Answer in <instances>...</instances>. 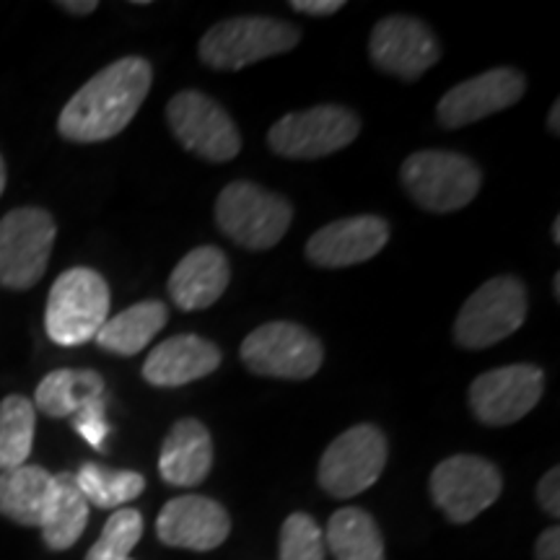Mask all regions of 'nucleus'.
<instances>
[{
  "label": "nucleus",
  "instance_id": "20",
  "mask_svg": "<svg viewBox=\"0 0 560 560\" xmlns=\"http://www.w3.org/2000/svg\"><path fill=\"white\" fill-rule=\"evenodd\" d=\"M213 467V439L200 420L182 418L166 433L159 454V472L174 488H195Z\"/></svg>",
  "mask_w": 560,
  "mask_h": 560
},
{
  "label": "nucleus",
  "instance_id": "7",
  "mask_svg": "<svg viewBox=\"0 0 560 560\" xmlns=\"http://www.w3.org/2000/svg\"><path fill=\"white\" fill-rule=\"evenodd\" d=\"M55 234V219L45 208H16L0 219V285L26 291L47 272Z\"/></svg>",
  "mask_w": 560,
  "mask_h": 560
},
{
  "label": "nucleus",
  "instance_id": "34",
  "mask_svg": "<svg viewBox=\"0 0 560 560\" xmlns=\"http://www.w3.org/2000/svg\"><path fill=\"white\" fill-rule=\"evenodd\" d=\"M60 9H66L68 13H75V16H89V13H94L100 9V3L96 0H62L58 3Z\"/></svg>",
  "mask_w": 560,
  "mask_h": 560
},
{
  "label": "nucleus",
  "instance_id": "35",
  "mask_svg": "<svg viewBox=\"0 0 560 560\" xmlns=\"http://www.w3.org/2000/svg\"><path fill=\"white\" fill-rule=\"evenodd\" d=\"M548 130L556 132V136L560 132V102H552V109L548 115Z\"/></svg>",
  "mask_w": 560,
  "mask_h": 560
},
{
  "label": "nucleus",
  "instance_id": "6",
  "mask_svg": "<svg viewBox=\"0 0 560 560\" xmlns=\"http://www.w3.org/2000/svg\"><path fill=\"white\" fill-rule=\"evenodd\" d=\"M527 310V289L520 278H490L462 306L454 322V340L467 350H486L520 330Z\"/></svg>",
  "mask_w": 560,
  "mask_h": 560
},
{
  "label": "nucleus",
  "instance_id": "19",
  "mask_svg": "<svg viewBox=\"0 0 560 560\" xmlns=\"http://www.w3.org/2000/svg\"><path fill=\"white\" fill-rule=\"evenodd\" d=\"M231 280L229 257L219 247H198L182 257L170 276V296L182 312H198L213 306Z\"/></svg>",
  "mask_w": 560,
  "mask_h": 560
},
{
  "label": "nucleus",
  "instance_id": "15",
  "mask_svg": "<svg viewBox=\"0 0 560 560\" xmlns=\"http://www.w3.org/2000/svg\"><path fill=\"white\" fill-rule=\"evenodd\" d=\"M527 91V79L514 68H493L446 91L436 107L441 128L457 130L514 107Z\"/></svg>",
  "mask_w": 560,
  "mask_h": 560
},
{
  "label": "nucleus",
  "instance_id": "5",
  "mask_svg": "<svg viewBox=\"0 0 560 560\" xmlns=\"http://www.w3.org/2000/svg\"><path fill=\"white\" fill-rule=\"evenodd\" d=\"M402 187L416 206L431 213H452L467 208L480 192L482 174L475 161L454 151H418L405 159Z\"/></svg>",
  "mask_w": 560,
  "mask_h": 560
},
{
  "label": "nucleus",
  "instance_id": "17",
  "mask_svg": "<svg viewBox=\"0 0 560 560\" xmlns=\"http://www.w3.org/2000/svg\"><path fill=\"white\" fill-rule=\"evenodd\" d=\"M389 223L380 215H353L327 223L306 242V260L317 268H350L387 247Z\"/></svg>",
  "mask_w": 560,
  "mask_h": 560
},
{
  "label": "nucleus",
  "instance_id": "16",
  "mask_svg": "<svg viewBox=\"0 0 560 560\" xmlns=\"http://www.w3.org/2000/svg\"><path fill=\"white\" fill-rule=\"evenodd\" d=\"M231 516L219 501L206 495H177L161 509L156 520L159 540L170 548L208 552L226 542Z\"/></svg>",
  "mask_w": 560,
  "mask_h": 560
},
{
  "label": "nucleus",
  "instance_id": "30",
  "mask_svg": "<svg viewBox=\"0 0 560 560\" xmlns=\"http://www.w3.org/2000/svg\"><path fill=\"white\" fill-rule=\"evenodd\" d=\"M70 418H73V429L79 431L81 436L86 439L91 446H94V450L104 452V441H107V436H109L107 400H104V395L91 397V400L83 402Z\"/></svg>",
  "mask_w": 560,
  "mask_h": 560
},
{
  "label": "nucleus",
  "instance_id": "38",
  "mask_svg": "<svg viewBox=\"0 0 560 560\" xmlns=\"http://www.w3.org/2000/svg\"><path fill=\"white\" fill-rule=\"evenodd\" d=\"M552 293H556V299H560V276L552 280Z\"/></svg>",
  "mask_w": 560,
  "mask_h": 560
},
{
  "label": "nucleus",
  "instance_id": "22",
  "mask_svg": "<svg viewBox=\"0 0 560 560\" xmlns=\"http://www.w3.org/2000/svg\"><path fill=\"white\" fill-rule=\"evenodd\" d=\"M166 322H170V310H166L164 301H140V304H132L117 317L104 322L94 340L107 353L136 355L164 330Z\"/></svg>",
  "mask_w": 560,
  "mask_h": 560
},
{
  "label": "nucleus",
  "instance_id": "27",
  "mask_svg": "<svg viewBox=\"0 0 560 560\" xmlns=\"http://www.w3.org/2000/svg\"><path fill=\"white\" fill-rule=\"evenodd\" d=\"M75 482H79L89 506L115 511L122 509L125 503L136 501L145 490V478L140 472L112 470V467L94 465V462H89L75 472Z\"/></svg>",
  "mask_w": 560,
  "mask_h": 560
},
{
  "label": "nucleus",
  "instance_id": "11",
  "mask_svg": "<svg viewBox=\"0 0 560 560\" xmlns=\"http://www.w3.org/2000/svg\"><path fill=\"white\" fill-rule=\"evenodd\" d=\"M166 120L174 138L195 156L223 164L240 156L242 136L219 102L202 91H179L166 107Z\"/></svg>",
  "mask_w": 560,
  "mask_h": 560
},
{
  "label": "nucleus",
  "instance_id": "24",
  "mask_svg": "<svg viewBox=\"0 0 560 560\" xmlns=\"http://www.w3.org/2000/svg\"><path fill=\"white\" fill-rule=\"evenodd\" d=\"M335 560H384V540L374 516L359 506L335 511L325 532Z\"/></svg>",
  "mask_w": 560,
  "mask_h": 560
},
{
  "label": "nucleus",
  "instance_id": "29",
  "mask_svg": "<svg viewBox=\"0 0 560 560\" xmlns=\"http://www.w3.org/2000/svg\"><path fill=\"white\" fill-rule=\"evenodd\" d=\"M280 560H325V535L310 514H291L280 527Z\"/></svg>",
  "mask_w": 560,
  "mask_h": 560
},
{
  "label": "nucleus",
  "instance_id": "10",
  "mask_svg": "<svg viewBox=\"0 0 560 560\" xmlns=\"http://www.w3.org/2000/svg\"><path fill=\"white\" fill-rule=\"evenodd\" d=\"M361 132V120L355 112L338 104L291 112L280 117L268 132L270 149L285 159H322L342 151Z\"/></svg>",
  "mask_w": 560,
  "mask_h": 560
},
{
  "label": "nucleus",
  "instance_id": "3",
  "mask_svg": "<svg viewBox=\"0 0 560 560\" xmlns=\"http://www.w3.org/2000/svg\"><path fill=\"white\" fill-rule=\"evenodd\" d=\"M293 221L291 202L255 182H231L215 200V223L244 249H272Z\"/></svg>",
  "mask_w": 560,
  "mask_h": 560
},
{
  "label": "nucleus",
  "instance_id": "18",
  "mask_svg": "<svg viewBox=\"0 0 560 560\" xmlns=\"http://www.w3.org/2000/svg\"><path fill=\"white\" fill-rule=\"evenodd\" d=\"M221 366V350L215 342L198 335H174L159 342L143 363V380L151 387H185Z\"/></svg>",
  "mask_w": 560,
  "mask_h": 560
},
{
  "label": "nucleus",
  "instance_id": "31",
  "mask_svg": "<svg viewBox=\"0 0 560 560\" xmlns=\"http://www.w3.org/2000/svg\"><path fill=\"white\" fill-rule=\"evenodd\" d=\"M537 501H540L542 511L550 516H560V470L552 467L550 472L542 475L540 486H537Z\"/></svg>",
  "mask_w": 560,
  "mask_h": 560
},
{
  "label": "nucleus",
  "instance_id": "4",
  "mask_svg": "<svg viewBox=\"0 0 560 560\" xmlns=\"http://www.w3.org/2000/svg\"><path fill=\"white\" fill-rule=\"evenodd\" d=\"M301 32L289 21L270 16L226 19L206 32L198 55L215 70H240L255 62L291 52L299 45Z\"/></svg>",
  "mask_w": 560,
  "mask_h": 560
},
{
  "label": "nucleus",
  "instance_id": "12",
  "mask_svg": "<svg viewBox=\"0 0 560 560\" xmlns=\"http://www.w3.org/2000/svg\"><path fill=\"white\" fill-rule=\"evenodd\" d=\"M503 478L493 462L475 454H454L439 462L431 475V495L441 514L454 524H467L499 501Z\"/></svg>",
  "mask_w": 560,
  "mask_h": 560
},
{
  "label": "nucleus",
  "instance_id": "25",
  "mask_svg": "<svg viewBox=\"0 0 560 560\" xmlns=\"http://www.w3.org/2000/svg\"><path fill=\"white\" fill-rule=\"evenodd\" d=\"M104 395V376L91 369H58L39 382L34 410L50 418H70L91 397Z\"/></svg>",
  "mask_w": 560,
  "mask_h": 560
},
{
  "label": "nucleus",
  "instance_id": "1",
  "mask_svg": "<svg viewBox=\"0 0 560 560\" xmlns=\"http://www.w3.org/2000/svg\"><path fill=\"white\" fill-rule=\"evenodd\" d=\"M153 68L145 58L130 55L112 62L70 96L62 107L58 130L70 143H102L128 128L151 91Z\"/></svg>",
  "mask_w": 560,
  "mask_h": 560
},
{
  "label": "nucleus",
  "instance_id": "28",
  "mask_svg": "<svg viewBox=\"0 0 560 560\" xmlns=\"http://www.w3.org/2000/svg\"><path fill=\"white\" fill-rule=\"evenodd\" d=\"M143 537V516L136 509H117L104 524L102 537L86 552V560H130V550Z\"/></svg>",
  "mask_w": 560,
  "mask_h": 560
},
{
  "label": "nucleus",
  "instance_id": "33",
  "mask_svg": "<svg viewBox=\"0 0 560 560\" xmlns=\"http://www.w3.org/2000/svg\"><path fill=\"white\" fill-rule=\"evenodd\" d=\"M535 558L537 560H560V529L550 527L537 537L535 545Z\"/></svg>",
  "mask_w": 560,
  "mask_h": 560
},
{
  "label": "nucleus",
  "instance_id": "8",
  "mask_svg": "<svg viewBox=\"0 0 560 560\" xmlns=\"http://www.w3.org/2000/svg\"><path fill=\"white\" fill-rule=\"evenodd\" d=\"M240 355L252 374L301 382L322 369L325 348L296 322H268L244 338Z\"/></svg>",
  "mask_w": 560,
  "mask_h": 560
},
{
  "label": "nucleus",
  "instance_id": "21",
  "mask_svg": "<svg viewBox=\"0 0 560 560\" xmlns=\"http://www.w3.org/2000/svg\"><path fill=\"white\" fill-rule=\"evenodd\" d=\"M89 524V501L83 499L73 472L52 475L50 499L42 514V540L55 552L73 548Z\"/></svg>",
  "mask_w": 560,
  "mask_h": 560
},
{
  "label": "nucleus",
  "instance_id": "14",
  "mask_svg": "<svg viewBox=\"0 0 560 560\" xmlns=\"http://www.w3.org/2000/svg\"><path fill=\"white\" fill-rule=\"evenodd\" d=\"M369 55L384 73L402 81H418L441 60V45L420 19L387 16L371 32Z\"/></svg>",
  "mask_w": 560,
  "mask_h": 560
},
{
  "label": "nucleus",
  "instance_id": "2",
  "mask_svg": "<svg viewBox=\"0 0 560 560\" xmlns=\"http://www.w3.org/2000/svg\"><path fill=\"white\" fill-rule=\"evenodd\" d=\"M109 319V285L91 268H70L55 280L45 310V330L55 346L91 342Z\"/></svg>",
  "mask_w": 560,
  "mask_h": 560
},
{
  "label": "nucleus",
  "instance_id": "13",
  "mask_svg": "<svg viewBox=\"0 0 560 560\" xmlns=\"http://www.w3.org/2000/svg\"><path fill=\"white\" fill-rule=\"evenodd\" d=\"M545 392L542 369L532 363H514L486 371L470 384V410L482 425L501 429L511 425L537 408Z\"/></svg>",
  "mask_w": 560,
  "mask_h": 560
},
{
  "label": "nucleus",
  "instance_id": "26",
  "mask_svg": "<svg viewBox=\"0 0 560 560\" xmlns=\"http://www.w3.org/2000/svg\"><path fill=\"white\" fill-rule=\"evenodd\" d=\"M37 410L21 395H9L0 402V472L26 465L34 446Z\"/></svg>",
  "mask_w": 560,
  "mask_h": 560
},
{
  "label": "nucleus",
  "instance_id": "32",
  "mask_svg": "<svg viewBox=\"0 0 560 560\" xmlns=\"http://www.w3.org/2000/svg\"><path fill=\"white\" fill-rule=\"evenodd\" d=\"M291 9L306 16H332L342 9V0H293Z\"/></svg>",
  "mask_w": 560,
  "mask_h": 560
},
{
  "label": "nucleus",
  "instance_id": "37",
  "mask_svg": "<svg viewBox=\"0 0 560 560\" xmlns=\"http://www.w3.org/2000/svg\"><path fill=\"white\" fill-rule=\"evenodd\" d=\"M552 242L560 244V219H556V223H552Z\"/></svg>",
  "mask_w": 560,
  "mask_h": 560
},
{
  "label": "nucleus",
  "instance_id": "23",
  "mask_svg": "<svg viewBox=\"0 0 560 560\" xmlns=\"http://www.w3.org/2000/svg\"><path fill=\"white\" fill-rule=\"evenodd\" d=\"M52 475L39 465H21L0 472V514L21 527H39L50 499Z\"/></svg>",
  "mask_w": 560,
  "mask_h": 560
},
{
  "label": "nucleus",
  "instance_id": "9",
  "mask_svg": "<svg viewBox=\"0 0 560 560\" xmlns=\"http://www.w3.org/2000/svg\"><path fill=\"white\" fill-rule=\"evenodd\" d=\"M387 439L374 423L342 431L322 454L317 480L332 499H353L380 480L387 465Z\"/></svg>",
  "mask_w": 560,
  "mask_h": 560
},
{
  "label": "nucleus",
  "instance_id": "36",
  "mask_svg": "<svg viewBox=\"0 0 560 560\" xmlns=\"http://www.w3.org/2000/svg\"><path fill=\"white\" fill-rule=\"evenodd\" d=\"M5 190V161L0 156V195Z\"/></svg>",
  "mask_w": 560,
  "mask_h": 560
}]
</instances>
